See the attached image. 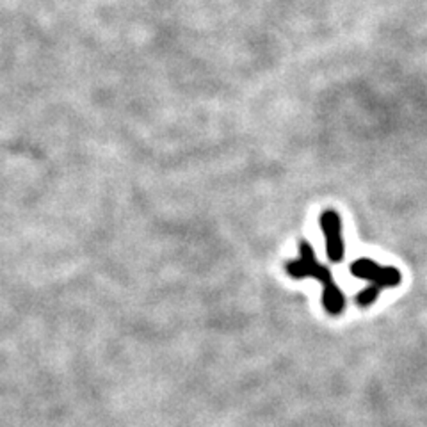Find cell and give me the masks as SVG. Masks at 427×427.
Masks as SVG:
<instances>
[{
	"label": "cell",
	"instance_id": "1",
	"mask_svg": "<svg viewBox=\"0 0 427 427\" xmlns=\"http://www.w3.org/2000/svg\"><path fill=\"white\" fill-rule=\"evenodd\" d=\"M287 272L296 279L314 278L322 283V304L331 315L342 314L346 308V296L333 279L329 267L322 265L315 257L314 247L308 240L299 242V257L287 264Z\"/></svg>",
	"mask_w": 427,
	"mask_h": 427
},
{
	"label": "cell",
	"instance_id": "2",
	"mask_svg": "<svg viewBox=\"0 0 427 427\" xmlns=\"http://www.w3.org/2000/svg\"><path fill=\"white\" fill-rule=\"evenodd\" d=\"M351 274L356 278L371 282L378 289H393L401 283L403 276L396 267H383L371 258H358L351 264Z\"/></svg>",
	"mask_w": 427,
	"mask_h": 427
},
{
	"label": "cell",
	"instance_id": "3",
	"mask_svg": "<svg viewBox=\"0 0 427 427\" xmlns=\"http://www.w3.org/2000/svg\"><path fill=\"white\" fill-rule=\"evenodd\" d=\"M321 230L326 240V254L331 262L339 264L346 257V242L342 233V219L335 210H324L321 215Z\"/></svg>",
	"mask_w": 427,
	"mask_h": 427
},
{
	"label": "cell",
	"instance_id": "4",
	"mask_svg": "<svg viewBox=\"0 0 427 427\" xmlns=\"http://www.w3.org/2000/svg\"><path fill=\"white\" fill-rule=\"evenodd\" d=\"M379 290L381 289H378L376 285H369L367 289L361 290V292L356 296L358 307L367 308V307H371V304H374L376 299H378V296H379Z\"/></svg>",
	"mask_w": 427,
	"mask_h": 427
}]
</instances>
